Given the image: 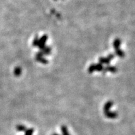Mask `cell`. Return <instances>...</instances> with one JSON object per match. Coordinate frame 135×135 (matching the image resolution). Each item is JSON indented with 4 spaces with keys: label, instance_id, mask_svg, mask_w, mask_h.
I'll return each mask as SVG.
<instances>
[{
    "label": "cell",
    "instance_id": "1",
    "mask_svg": "<svg viewBox=\"0 0 135 135\" xmlns=\"http://www.w3.org/2000/svg\"><path fill=\"white\" fill-rule=\"evenodd\" d=\"M113 105V103L111 101H108L104 104V113L106 117L108 118L115 119L118 117V113L116 112H111L110 111L111 108Z\"/></svg>",
    "mask_w": 135,
    "mask_h": 135
},
{
    "label": "cell",
    "instance_id": "2",
    "mask_svg": "<svg viewBox=\"0 0 135 135\" xmlns=\"http://www.w3.org/2000/svg\"><path fill=\"white\" fill-rule=\"evenodd\" d=\"M48 39L47 35H43L40 39H39L38 44V47L39 48L40 50H43L44 47H45V44L46 43Z\"/></svg>",
    "mask_w": 135,
    "mask_h": 135
},
{
    "label": "cell",
    "instance_id": "3",
    "mask_svg": "<svg viewBox=\"0 0 135 135\" xmlns=\"http://www.w3.org/2000/svg\"><path fill=\"white\" fill-rule=\"evenodd\" d=\"M106 71H110V72L115 73L117 72V68L115 67V66H108L107 67L104 69V70L103 71V74H105L106 73Z\"/></svg>",
    "mask_w": 135,
    "mask_h": 135
},
{
    "label": "cell",
    "instance_id": "4",
    "mask_svg": "<svg viewBox=\"0 0 135 135\" xmlns=\"http://www.w3.org/2000/svg\"><path fill=\"white\" fill-rule=\"evenodd\" d=\"M41 53L43 54V55H49V54L51 53V48L50 47H44L43 50H41Z\"/></svg>",
    "mask_w": 135,
    "mask_h": 135
},
{
    "label": "cell",
    "instance_id": "5",
    "mask_svg": "<svg viewBox=\"0 0 135 135\" xmlns=\"http://www.w3.org/2000/svg\"><path fill=\"white\" fill-rule=\"evenodd\" d=\"M36 60L43 64H47L48 63V60H46L45 58H43L42 56H36Z\"/></svg>",
    "mask_w": 135,
    "mask_h": 135
},
{
    "label": "cell",
    "instance_id": "6",
    "mask_svg": "<svg viewBox=\"0 0 135 135\" xmlns=\"http://www.w3.org/2000/svg\"><path fill=\"white\" fill-rule=\"evenodd\" d=\"M121 43V41L120 39H116V40H115V41L113 42V47L115 48V50H118V49L120 48Z\"/></svg>",
    "mask_w": 135,
    "mask_h": 135
},
{
    "label": "cell",
    "instance_id": "7",
    "mask_svg": "<svg viewBox=\"0 0 135 135\" xmlns=\"http://www.w3.org/2000/svg\"><path fill=\"white\" fill-rule=\"evenodd\" d=\"M16 130L18 131H24L25 132V131L27 130L26 127L23 125H18L16 126Z\"/></svg>",
    "mask_w": 135,
    "mask_h": 135
},
{
    "label": "cell",
    "instance_id": "8",
    "mask_svg": "<svg viewBox=\"0 0 135 135\" xmlns=\"http://www.w3.org/2000/svg\"><path fill=\"white\" fill-rule=\"evenodd\" d=\"M99 63L100 64H108L109 63H110V60H109L107 58H100L99 59Z\"/></svg>",
    "mask_w": 135,
    "mask_h": 135
},
{
    "label": "cell",
    "instance_id": "9",
    "mask_svg": "<svg viewBox=\"0 0 135 135\" xmlns=\"http://www.w3.org/2000/svg\"><path fill=\"white\" fill-rule=\"evenodd\" d=\"M61 131L62 133H63V135H70L68 133V130L67 127L64 125H63L61 126Z\"/></svg>",
    "mask_w": 135,
    "mask_h": 135
},
{
    "label": "cell",
    "instance_id": "10",
    "mask_svg": "<svg viewBox=\"0 0 135 135\" xmlns=\"http://www.w3.org/2000/svg\"><path fill=\"white\" fill-rule=\"evenodd\" d=\"M116 54L117 56H118L120 58H123L124 56H125V53L122 50H121L120 48L118 49V50H116Z\"/></svg>",
    "mask_w": 135,
    "mask_h": 135
},
{
    "label": "cell",
    "instance_id": "11",
    "mask_svg": "<svg viewBox=\"0 0 135 135\" xmlns=\"http://www.w3.org/2000/svg\"><path fill=\"white\" fill-rule=\"evenodd\" d=\"M14 74H15V76H16V77H19V76L21 74V68H16L15 69V71H14Z\"/></svg>",
    "mask_w": 135,
    "mask_h": 135
},
{
    "label": "cell",
    "instance_id": "12",
    "mask_svg": "<svg viewBox=\"0 0 135 135\" xmlns=\"http://www.w3.org/2000/svg\"><path fill=\"white\" fill-rule=\"evenodd\" d=\"M96 71V64H91L90 65V67L88 68V73H92L93 71Z\"/></svg>",
    "mask_w": 135,
    "mask_h": 135
},
{
    "label": "cell",
    "instance_id": "13",
    "mask_svg": "<svg viewBox=\"0 0 135 135\" xmlns=\"http://www.w3.org/2000/svg\"><path fill=\"white\" fill-rule=\"evenodd\" d=\"M33 132H34V130L33 128H30V129H27L25 131V135H33Z\"/></svg>",
    "mask_w": 135,
    "mask_h": 135
},
{
    "label": "cell",
    "instance_id": "14",
    "mask_svg": "<svg viewBox=\"0 0 135 135\" xmlns=\"http://www.w3.org/2000/svg\"><path fill=\"white\" fill-rule=\"evenodd\" d=\"M96 70L98 71H101L103 70V65L100 63H98V64H96Z\"/></svg>",
    "mask_w": 135,
    "mask_h": 135
},
{
    "label": "cell",
    "instance_id": "15",
    "mask_svg": "<svg viewBox=\"0 0 135 135\" xmlns=\"http://www.w3.org/2000/svg\"><path fill=\"white\" fill-rule=\"evenodd\" d=\"M38 41H39V39L38 38V37H36L35 38H34V40H33V46H38Z\"/></svg>",
    "mask_w": 135,
    "mask_h": 135
},
{
    "label": "cell",
    "instance_id": "16",
    "mask_svg": "<svg viewBox=\"0 0 135 135\" xmlns=\"http://www.w3.org/2000/svg\"><path fill=\"white\" fill-rule=\"evenodd\" d=\"M107 58L109 60H111L112 59H113L114 58V55H113V54H111V55H109L108 56V57H107Z\"/></svg>",
    "mask_w": 135,
    "mask_h": 135
},
{
    "label": "cell",
    "instance_id": "17",
    "mask_svg": "<svg viewBox=\"0 0 135 135\" xmlns=\"http://www.w3.org/2000/svg\"><path fill=\"white\" fill-rule=\"evenodd\" d=\"M53 135H59L58 134H56V133H55V134H53Z\"/></svg>",
    "mask_w": 135,
    "mask_h": 135
},
{
    "label": "cell",
    "instance_id": "18",
    "mask_svg": "<svg viewBox=\"0 0 135 135\" xmlns=\"http://www.w3.org/2000/svg\"><path fill=\"white\" fill-rule=\"evenodd\" d=\"M55 1H56V0H55Z\"/></svg>",
    "mask_w": 135,
    "mask_h": 135
}]
</instances>
